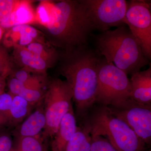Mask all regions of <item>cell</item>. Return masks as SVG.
<instances>
[{
  "mask_svg": "<svg viewBox=\"0 0 151 151\" xmlns=\"http://www.w3.org/2000/svg\"><path fill=\"white\" fill-rule=\"evenodd\" d=\"M100 55L88 45L60 53L59 72L72 89L78 118L86 117L95 105Z\"/></svg>",
  "mask_w": 151,
  "mask_h": 151,
  "instance_id": "obj_1",
  "label": "cell"
},
{
  "mask_svg": "<svg viewBox=\"0 0 151 151\" xmlns=\"http://www.w3.org/2000/svg\"><path fill=\"white\" fill-rule=\"evenodd\" d=\"M45 28L52 44L63 51L88 45L95 30L81 0L53 1L50 20Z\"/></svg>",
  "mask_w": 151,
  "mask_h": 151,
  "instance_id": "obj_2",
  "label": "cell"
},
{
  "mask_svg": "<svg viewBox=\"0 0 151 151\" xmlns=\"http://www.w3.org/2000/svg\"><path fill=\"white\" fill-rule=\"evenodd\" d=\"M95 40L99 54L127 75L149 64L139 41L126 25L102 32Z\"/></svg>",
  "mask_w": 151,
  "mask_h": 151,
  "instance_id": "obj_3",
  "label": "cell"
},
{
  "mask_svg": "<svg viewBox=\"0 0 151 151\" xmlns=\"http://www.w3.org/2000/svg\"><path fill=\"white\" fill-rule=\"evenodd\" d=\"M86 116L84 128L91 136L107 139L117 151H143L146 144L122 120L112 113L108 106L92 108Z\"/></svg>",
  "mask_w": 151,
  "mask_h": 151,
  "instance_id": "obj_4",
  "label": "cell"
},
{
  "mask_svg": "<svg viewBox=\"0 0 151 151\" xmlns=\"http://www.w3.org/2000/svg\"><path fill=\"white\" fill-rule=\"evenodd\" d=\"M97 76L95 104L118 107L131 98V84L128 75L104 58H100Z\"/></svg>",
  "mask_w": 151,
  "mask_h": 151,
  "instance_id": "obj_5",
  "label": "cell"
},
{
  "mask_svg": "<svg viewBox=\"0 0 151 151\" xmlns=\"http://www.w3.org/2000/svg\"><path fill=\"white\" fill-rule=\"evenodd\" d=\"M73 92L69 84L55 78L49 83L43 99L46 126L42 133L44 138L52 139L64 116L73 107Z\"/></svg>",
  "mask_w": 151,
  "mask_h": 151,
  "instance_id": "obj_6",
  "label": "cell"
},
{
  "mask_svg": "<svg viewBox=\"0 0 151 151\" xmlns=\"http://www.w3.org/2000/svg\"><path fill=\"white\" fill-rule=\"evenodd\" d=\"M95 30L101 32L126 25L128 1L125 0H81Z\"/></svg>",
  "mask_w": 151,
  "mask_h": 151,
  "instance_id": "obj_7",
  "label": "cell"
},
{
  "mask_svg": "<svg viewBox=\"0 0 151 151\" xmlns=\"http://www.w3.org/2000/svg\"><path fill=\"white\" fill-rule=\"evenodd\" d=\"M126 25L140 45L145 56L151 58V5L142 0L128 1Z\"/></svg>",
  "mask_w": 151,
  "mask_h": 151,
  "instance_id": "obj_8",
  "label": "cell"
},
{
  "mask_svg": "<svg viewBox=\"0 0 151 151\" xmlns=\"http://www.w3.org/2000/svg\"><path fill=\"white\" fill-rule=\"evenodd\" d=\"M114 116L131 128L146 145L151 142V105L141 104L130 98L121 106L108 107Z\"/></svg>",
  "mask_w": 151,
  "mask_h": 151,
  "instance_id": "obj_9",
  "label": "cell"
},
{
  "mask_svg": "<svg viewBox=\"0 0 151 151\" xmlns=\"http://www.w3.org/2000/svg\"><path fill=\"white\" fill-rule=\"evenodd\" d=\"M46 117L43 100L37 105L36 109L17 127L14 135L17 139L35 137L41 134L46 126Z\"/></svg>",
  "mask_w": 151,
  "mask_h": 151,
  "instance_id": "obj_10",
  "label": "cell"
},
{
  "mask_svg": "<svg viewBox=\"0 0 151 151\" xmlns=\"http://www.w3.org/2000/svg\"><path fill=\"white\" fill-rule=\"evenodd\" d=\"M42 40L40 32L35 28L28 24L16 26L8 29L4 38L6 47H25L36 41Z\"/></svg>",
  "mask_w": 151,
  "mask_h": 151,
  "instance_id": "obj_11",
  "label": "cell"
},
{
  "mask_svg": "<svg viewBox=\"0 0 151 151\" xmlns=\"http://www.w3.org/2000/svg\"><path fill=\"white\" fill-rule=\"evenodd\" d=\"M77 128L76 118L72 107L63 118L58 129L51 139L52 151H65L68 143Z\"/></svg>",
  "mask_w": 151,
  "mask_h": 151,
  "instance_id": "obj_12",
  "label": "cell"
},
{
  "mask_svg": "<svg viewBox=\"0 0 151 151\" xmlns=\"http://www.w3.org/2000/svg\"><path fill=\"white\" fill-rule=\"evenodd\" d=\"M131 98L138 103L151 105V68L133 73L130 79Z\"/></svg>",
  "mask_w": 151,
  "mask_h": 151,
  "instance_id": "obj_13",
  "label": "cell"
},
{
  "mask_svg": "<svg viewBox=\"0 0 151 151\" xmlns=\"http://www.w3.org/2000/svg\"><path fill=\"white\" fill-rule=\"evenodd\" d=\"M14 60L23 68L34 73L44 75L52 65L40 57L28 50L25 47H14Z\"/></svg>",
  "mask_w": 151,
  "mask_h": 151,
  "instance_id": "obj_14",
  "label": "cell"
},
{
  "mask_svg": "<svg viewBox=\"0 0 151 151\" xmlns=\"http://www.w3.org/2000/svg\"><path fill=\"white\" fill-rule=\"evenodd\" d=\"M32 2L29 1H18L12 13L7 20L0 24L3 29L19 25L37 23L35 9L33 7Z\"/></svg>",
  "mask_w": 151,
  "mask_h": 151,
  "instance_id": "obj_15",
  "label": "cell"
},
{
  "mask_svg": "<svg viewBox=\"0 0 151 151\" xmlns=\"http://www.w3.org/2000/svg\"><path fill=\"white\" fill-rule=\"evenodd\" d=\"M8 87L10 94L20 96L33 106H37L43 100L45 94L43 89L25 87L22 82L13 77L9 80Z\"/></svg>",
  "mask_w": 151,
  "mask_h": 151,
  "instance_id": "obj_16",
  "label": "cell"
},
{
  "mask_svg": "<svg viewBox=\"0 0 151 151\" xmlns=\"http://www.w3.org/2000/svg\"><path fill=\"white\" fill-rule=\"evenodd\" d=\"M34 106L19 96H14L5 124L17 127L30 114Z\"/></svg>",
  "mask_w": 151,
  "mask_h": 151,
  "instance_id": "obj_17",
  "label": "cell"
},
{
  "mask_svg": "<svg viewBox=\"0 0 151 151\" xmlns=\"http://www.w3.org/2000/svg\"><path fill=\"white\" fill-rule=\"evenodd\" d=\"M25 47L52 65L59 60L60 53L52 47L50 46L48 47V45L44 42L43 40L33 42Z\"/></svg>",
  "mask_w": 151,
  "mask_h": 151,
  "instance_id": "obj_18",
  "label": "cell"
},
{
  "mask_svg": "<svg viewBox=\"0 0 151 151\" xmlns=\"http://www.w3.org/2000/svg\"><path fill=\"white\" fill-rule=\"evenodd\" d=\"M91 146V137L89 132L84 127H78L65 151H90Z\"/></svg>",
  "mask_w": 151,
  "mask_h": 151,
  "instance_id": "obj_19",
  "label": "cell"
},
{
  "mask_svg": "<svg viewBox=\"0 0 151 151\" xmlns=\"http://www.w3.org/2000/svg\"><path fill=\"white\" fill-rule=\"evenodd\" d=\"M24 69H20L15 72L13 71L12 77L22 82L24 86L33 89H43L45 83L44 75L35 73Z\"/></svg>",
  "mask_w": 151,
  "mask_h": 151,
  "instance_id": "obj_20",
  "label": "cell"
},
{
  "mask_svg": "<svg viewBox=\"0 0 151 151\" xmlns=\"http://www.w3.org/2000/svg\"><path fill=\"white\" fill-rule=\"evenodd\" d=\"M47 139L42 134L33 137H24L17 139V151H48Z\"/></svg>",
  "mask_w": 151,
  "mask_h": 151,
  "instance_id": "obj_21",
  "label": "cell"
},
{
  "mask_svg": "<svg viewBox=\"0 0 151 151\" xmlns=\"http://www.w3.org/2000/svg\"><path fill=\"white\" fill-rule=\"evenodd\" d=\"M53 1H42L35 9L37 22L44 27L48 24L51 17Z\"/></svg>",
  "mask_w": 151,
  "mask_h": 151,
  "instance_id": "obj_22",
  "label": "cell"
},
{
  "mask_svg": "<svg viewBox=\"0 0 151 151\" xmlns=\"http://www.w3.org/2000/svg\"><path fill=\"white\" fill-rule=\"evenodd\" d=\"M12 61L7 50L0 46V77L5 78L13 72Z\"/></svg>",
  "mask_w": 151,
  "mask_h": 151,
  "instance_id": "obj_23",
  "label": "cell"
},
{
  "mask_svg": "<svg viewBox=\"0 0 151 151\" xmlns=\"http://www.w3.org/2000/svg\"><path fill=\"white\" fill-rule=\"evenodd\" d=\"M13 97L10 93L3 92L0 94V119L1 125L6 124Z\"/></svg>",
  "mask_w": 151,
  "mask_h": 151,
  "instance_id": "obj_24",
  "label": "cell"
},
{
  "mask_svg": "<svg viewBox=\"0 0 151 151\" xmlns=\"http://www.w3.org/2000/svg\"><path fill=\"white\" fill-rule=\"evenodd\" d=\"M91 137L90 151H117L105 138L98 136Z\"/></svg>",
  "mask_w": 151,
  "mask_h": 151,
  "instance_id": "obj_25",
  "label": "cell"
},
{
  "mask_svg": "<svg viewBox=\"0 0 151 151\" xmlns=\"http://www.w3.org/2000/svg\"><path fill=\"white\" fill-rule=\"evenodd\" d=\"M17 1V0H0V24L8 19Z\"/></svg>",
  "mask_w": 151,
  "mask_h": 151,
  "instance_id": "obj_26",
  "label": "cell"
},
{
  "mask_svg": "<svg viewBox=\"0 0 151 151\" xmlns=\"http://www.w3.org/2000/svg\"><path fill=\"white\" fill-rule=\"evenodd\" d=\"M14 148L10 135L5 132H0V151H12Z\"/></svg>",
  "mask_w": 151,
  "mask_h": 151,
  "instance_id": "obj_27",
  "label": "cell"
},
{
  "mask_svg": "<svg viewBox=\"0 0 151 151\" xmlns=\"http://www.w3.org/2000/svg\"><path fill=\"white\" fill-rule=\"evenodd\" d=\"M5 79L0 77V94L4 92L5 86Z\"/></svg>",
  "mask_w": 151,
  "mask_h": 151,
  "instance_id": "obj_28",
  "label": "cell"
},
{
  "mask_svg": "<svg viewBox=\"0 0 151 151\" xmlns=\"http://www.w3.org/2000/svg\"><path fill=\"white\" fill-rule=\"evenodd\" d=\"M4 30L0 26V41L2 38L3 35H4Z\"/></svg>",
  "mask_w": 151,
  "mask_h": 151,
  "instance_id": "obj_29",
  "label": "cell"
},
{
  "mask_svg": "<svg viewBox=\"0 0 151 151\" xmlns=\"http://www.w3.org/2000/svg\"><path fill=\"white\" fill-rule=\"evenodd\" d=\"M12 151H17L16 150H15V149L14 148V150H13Z\"/></svg>",
  "mask_w": 151,
  "mask_h": 151,
  "instance_id": "obj_30",
  "label": "cell"
},
{
  "mask_svg": "<svg viewBox=\"0 0 151 151\" xmlns=\"http://www.w3.org/2000/svg\"><path fill=\"white\" fill-rule=\"evenodd\" d=\"M1 119H0V126H1Z\"/></svg>",
  "mask_w": 151,
  "mask_h": 151,
  "instance_id": "obj_31",
  "label": "cell"
},
{
  "mask_svg": "<svg viewBox=\"0 0 151 151\" xmlns=\"http://www.w3.org/2000/svg\"></svg>",
  "mask_w": 151,
  "mask_h": 151,
  "instance_id": "obj_32",
  "label": "cell"
}]
</instances>
